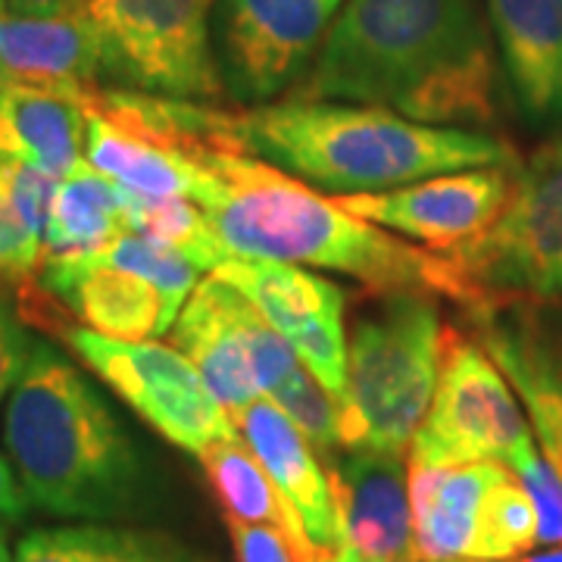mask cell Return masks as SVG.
I'll use <instances>...</instances> for the list:
<instances>
[{
  "mask_svg": "<svg viewBox=\"0 0 562 562\" xmlns=\"http://www.w3.org/2000/svg\"><path fill=\"white\" fill-rule=\"evenodd\" d=\"M213 276L235 284L291 344L297 360L341 401L347 384V297L335 281L322 279L306 266L247 257H225Z\"/></svg>",
  "mask_w": 562,
  "mask_h": 562,
  "instance_id": "13",
  "label": "cell"
},
{
  "mask_svg": "<svg viewBox=\"0 0 562 562\" xmlns=\"http://www.w3.org/2000/svg\"><path fill=\"white\" fill-rule=\"evenodd\" d=\"M497 57L484 0H344L291 98L475 128L497 116Z\"/></svg>",
  "mask_w": 562,
  "mask_h": 562,
  "instance_id": "1",
  "label": "cell"
},
{
  "mask_svg": "<svg viewBox=\"0 0 562 562\" xmlns=\"http://www.w3.org/2000/svg\"><path fill=\"white\" fill-rule=\"evenodd\" d=\"M538 543V513L522 482L509 469V475L497 482L484 503L482 531L475 560L509 562L528 553Z\"/></svg>",
  "mask_w": 562,
  "mask_h": 562,
  "instance_id": "27",
  "label": "cell"
},
{
  "mask_svg": "<svg viewBox=\"0 0 562 562\" xmlns=\"http://www.w3.org/2000/svg\"><path fill=\"white\" fill-rule=\"evenodd\" d=\"M269 401L301 428L322 460L331 462L341 453V401L303 362L269 394Z\"/></svg>",
  "mask_w": 562,
  "mask_h": 562,
  "instance_id": "28",
  "label": "cell"
},
{
  "mask_svg": "<svg viewBox=\"0 0 562 562\" xmlns=\"http://www.w3.org/2000/svg\"><path fill=\"white\" fill-rule=\"evenodd\" d=\"M0 562H13V550H10V543H7L3 525H0Z\"/></svg>",
  "mask_w": 562,
  "mask_h": 562,
  "instance_id": "35",
  "label": "cell"
},
{
  "mask_svg": "<svg viewBox=\"0 0 562 562\" xmlns=\"http://www.w3.org/2000/svg\"><path fill=\"white\" fill-rule=\"evenodd\" d=\"M85 0H7V13L16 16H69L79 13Z\"/></svg>",
  "mask_w": 562,
  "mask_h": 562,
  "instance_id": "33",
  "label": "cell"
},
{
  "mask_svg": "<svg viewBox=\"0 0 562 562\" xmlns=\"http://www.w3.org/2000/svg\"><path fill=\"white\" fill-rule=\"evenodd\" d=\"M13 562H203L166 531L125 522H72L22 535Z\"/></svg>",
  "mask_w": 562,
  "mask_h": 562,
  "instance_id": "22",
  "label": "cell"
},
{
  "mask_svg": "<svg viewBox=\"0 0 562 562\" xmlns=\"http://www.w3.org/2000/svg\"><path fill=\"white\" fill-rule=\"evenodd\" d=\"M457 562H482V560H457Z\"/></svg>",
  "mask_w": 562,
  "mask_h": 562,
  "instance_id": "38",
  "label": "cell"
},
{
  "mask_svg": "<svg viewBox=\"0 0 562 562\" xmlns=\"http://www.w3.org/2000/svg\"><path fill=\"white\" fill-rule=\"evenodd\" d=\"M531 447L538 441L522 401L484 344L443 331L441 375L428 416L409 443V462L513 465Z\"/></svg>",
  "mask_w": 562,
  "mask_h": 562,
  "instance_id": "8",
  "label": "cell"
},
{
  "mask_svg": "<svg viewBox=\"0 0 562 562\" xmlns=\"http://www.w3.org/2000/svg\"><path fill=\"white\" fill-rule=\"evenodd\" d=\"M441 350V310L425 291H391L353 322L341 397L344 450H409L435 401Z\"/></svg>",
  "mask_w": 562,
  "mask_h": 562,
  "instance_id": "5",
  "label": "cell"
},
{
  "mask_svg": "<svg viewBox=\"0 0 562 562\" xmlns=\"http://www.w3.org/2000/svg\"><path fill=\"white\" fill-rule=\"evenodd\" d=\"M0 81L81 94L103 85L101 38L85 13H0Z\"/></svg>",
  "mask_w": 562,
  "mask_h": 562,
  "instance_id": "18",
  "label": "cell"
},
{
  "mask_svg": "<svg viewBox=\"0 0 562 562\" xmlns=\"http://www.w3.org/2000/svg\"><path fill=\"white\" fill-rule=\"evenodd\" d=\"M516 162L443 172L375 194H335L331 201L391 235L425 244L435 254H460L484 238L516 191Z\"/></svg>",
  "mask_w": 562,
  "mask_h": 562,
  "instance_id": "12",
  "label": "cell"
},
{
  "mask_svg": "<svg viewBox=\"0 0 562 562\" xmlns=\"http://www.w3.org/2000/svg\"><path fill=\"white\" fill-rule=\"evenodd\" d=\"M341 7L344 0H216L213 41L225 94L260 106L301 85Z\"/></svg>",
  "mask_w": 562,
  "mask_h": 562,
  "instance_id": "11",
  "label": "cell"
},
{
  "mask_svg": "<svg viewBox=\"0 0 562 562\" xmlns=\"http://www.w3.org/2000/svg\"><path fill=\"white\" fill-rule=\"evenodd\" d=\"M128 232V198L120 181L103 176L88 160H79L57 179L44 225V257L98 250Z\"/></svg>",
  "mask_w": 562,
  "mask_h": 562,
  "instance_id": "23",
  "label": "cell"
},
{
  "mask_svg": "<svg viewBox=\"0 0 562 562\" xmlns=\"http://www.w3.org/2000/svg\"><path fill=\"white\" fill-rule=\"evenodd\" d=\"M32 344L35 338L29 335L20 313L7 303L3 291H0V406L7 403L13 384L20 382L22 369L32 353Z\"/></svg>",
  "mask_w": 562,
  "mask_h": 562,
  "instance_id": "31",
  "label": "cell"
},
{
  "mask_svg": "<svg viewBox=\"0 0 562 562\" xmlns=\"http://www.w3.org/2000/svg\"><path fill=\"white\" fill-rule=\"evenodd\" d=\"M101 38L103 81L184 101L225 94L213 41L216 0H85Z\"/></svg>",
  "mask_w": 562,
  "mask_h": 562,
  "instance_id": "6",
  "label": "cell"
},
{
  "mask_svg": "<svg viewBox=\"0 0 562 562\" xmlns=\"http://www.w3.org/2000/svg\"><path fill=\"white\" fill-rule=\"evenodd\" d=\"M63 341L162 441L201 457L213 443L241 438L235 416L176 344L120 341L63 325Z\"/></svg>",
  "mask_w": 562,
  "mask_h": 562,
  "instance_id": "7",
  "label": "cell"
},
{
  "mask_svg": "<svg viewBox=\"0 0 562 562\" xmlns=\"http://www.w3.org/2000/svg\"><path fill=\"white\" fill-rule=\"evenodd\" d=\"M450 257L475 288V306L501 291L562 297V138L547 140L519 166L501 222Z\"/></svg>",
  "mask_w": 562,
  "mask_h": 562,
  "instance_id": "10",
  "label": "cell"
},
{
  "mask_svg": "<svg viewBox=\"0 0 562 562\" xmlns=\"http://www.w3.org/2000/svg\"><path fill=\"white\" fill-rule=\"evenodd\" d=\"M198 460H201L203 475L210 482L213 497L220 501L225 519L281 528L291 541L301 547L306 562L328 560L306 538L294 506L284 501V494L269 479V472L262 469V462L254 457V450L244 443V438H228V441L213 443L210 450H203Z\"/></svg>",
  "mask_w": 562,
  "mask_h": 562,
  "instance_id": "24",
  "label": "cell"
},
{
  "mask_svg": "<svg viewBox=\"0 0 562 562\" xmlns=\"http://www.w3.org/2000/svg\"><path fill=\"white\" fill-rule=\"evenodd\" d=\"M38 294L106 338L157 341L172 331L181 306L135 269L110 260L101 247L85 254H50L38 272Z\"/></svg>",
  "mask_w": 562,
  "mask_h": 562,
  "instance_id": "14",
  "label": "cell"
},
{
  "mask_svg": "<svg viewBox=\"0 0 562 562\" xmlns=\"http://www.w3.org/2000/svg\"><path fill=\"white\" fill-rule=\"evenodd\" d=\"M503 462L419 465L409 462V503L422 562L475 560L484 503L501 479Z\"/></svg>",
  "mask_w": 562,
  "mask_h": 562,
  "instance_id": "19",
  "label": "cell"
},
{
  "mask_svg": "<svg viewBox=\"0 0 562 562\" xmlns=\"http://www.w3.org/2000/svg\"><path fill=\"white\" fill-rule=\"evenodd\" d=\"M325 562H338V560H335V553H331V557H328V560H325Z\"/></svg>",
  "mask_w": 562,
  "mask_h": 562,
  "instance_id": "37",
  "label": "cell"
},
{
  "mask_svg": "<svg viewBox=\"0 0 562 562\" xmlns=\"http://www.w3.org/2000/svg\"><path fill=\"white\" fill-rule=\"evenodd\" d=\"M522 482L538 513V543L560 547L562 543V475L547 462L541 447H531L509 465Z\"/></svg>",
  "mask_w": 562,
  "mask_h": 562,
  "instance_id": "29",
  "label": "cell"
},
{
  "mask_svg": "<svg viewBox=\"0 0 562 562\" xmlns=\"http://www.w3.org/2000/svg\"><path fill=\"white\" fill-rule=\"evenodd\" d=\"M172 344L198 366L232 416L269 397L301 362L260 310L213 272L198 281L181 306Z\"/></svg>",
  "mask_w": 562,
  "mask_h": 562,
  "instance_id": "9",
  "label": "cell"
},
{
  "mask_svg": "<svg viewBox=\"0 0 562 562\" xmlns=\"http://www.w3.org/2000/svg\"><path fill=\"white\" fill-rule=\"evenodd\" d=\"M341 513L338 562H422L409 503V469L403 453L341 450L328 462Z\"/></svg>",
  "mask_w": 562,
  "mask_h": 562,
  "instance_id": "15",
  "label": "cell"
},
{
  "mask_svg": "<svg viewBox=\"0 0 562 562\" xmlns=\"http://www.w3.org/2000/svg\"><path fill=\"white\" fill-rule=\"evenodd\" d=\"M244 154L335 194H375L475 166L516 162L513 147L475 128L422 125L391 110L341 101L260 103L235 113Z\"/></svg>",
  "mask_w": 562,
  "mask_h": 562,
  "instance_id": "4",
  "label": "cell"
},
{
  "mask_svg": "<svg viewBox=\"0 0 562 562\" xmlns=\"http://www.w3.org/2000/svg\"><path fill=\"white\" fill-rule=\"evenodd\" d=\"M516 103L531 125H562V0H484Z\"/></svg>",
  "mask_w": 562,
  "mask_h": 562,
  "instance_id": "17",
  "label": "cell"
},
{
  "mask_svg": "<svg viewBox=\"0 0 562 562\" xmlns=\"http://www.w3.org/2000/svg\"><path fill=\"white\" fill-rule=\"evenodd\" d=\"M32 513V501L7 453H0V522L16 525Z\"/></svg>",
  "mask_w": 562,
  "mask_h": 562,
  "instance_id": "32",
  "label": "cell"
},
{
  "mask_svg": "<svg viewBox=\"0 0 562 562\" xmlns=\"http://www.w3.org/2000/svg\"><path fill=\"white\" fill-rule=\"evenodd\" d=\"M3 453L32 509L54 519L128 522L157 501L154 469L101 387L41 338L3 403Z\"/></svg>",
  "mask_w": 562,
  "mask_h": 562,
  "instance_id": "3",
  "label": "cell"
},
{
  "mask_svg": "<svg viewBox=\"0 0 562 562\" xmlns=\"http://www.w3.org/2000/svg\"><path fill=\"white\" fill-rule=\"evenodd\" d=\"M3 10H7V0H0V13H3Z\"/></svg>",
  "mask_w": 562,
  "mask_h": 562,
  "instance_id": "36",
  "label": "cell"
},
{
  "mask_svg": "<svg viewBox=\"0 0 562 562\" xmlns=\"http://www.w3.org/2000/svg\"><path fill=\"white\" fill-rule=\"evenodd\" d=\"M509 562H562V543L543 550V553H522V557H516V560Z\"/></svg>",
  "mask_w": 562,
  "mask_h": 562,
  "instance_id": "34",
  "label": "cell"
},
{
  "mask_svg": "<svg viewBox=\"0 0 562 562\" xmlns=\"http://www.w3.org/2000/svg\"><path fill=\"white\" fill-rule=\"evenodd\" d=\"M194 162L201 176L191 201L228 257L325 269L382 294H443L469 310L479 303L453 257L401 241L272 162L238 147H203Z\"/></svg>",
  "mask_w": 562,
  "mask_h": 562,
  "instance_id": "2",
  "label": "cell"
},
{
  "mask_svg": "<svg viewBox=\"0 0 562 562\" xmlns=\"http://www.w3.org/2000/svg\"><path fill=\"white\" fill-rule=\"evenodd\" d=\"M57 179L25 166H0V291L32 294L44 262V225Z\"/></svg>",
  "mask_w": 562,
  "mask_h": 562,
  "instance_id": "25",
  "label": "cell"
},
{
  "mask_svg": "<svg viewBox=\"0 0 562 562\" xmlns=\"http://www.w3.org/2000/svg\"><path fill=\"white\" fill-rule=\"evenodd\" d=\"M225 525L238 562H306L301 547L281 528L241 522V519H225Z\"/></svg>",
  "mask_w": 562,
  "mask_h": 562,
  "instance_id": "30",
  "label": "cell"
},
{
  "mask_svg": "<svg viewBox=\"0 0 562 562\" xmlns=\"http://www.w3.org/2000/svg\"><path fill=\"white\" fill-rule=\"evenodd\" d=\"M235 422H238L244 443L262 462L269 479L284 494V501L294 506L313 547L322 557L338 553L344 547L341 513H338L335 487L316 447L303 438L301 428L269 397L244 406Z\"/></svg>",
  "mask_w": 562,
  "mask_h": 562,
  "instance_id": "16",
  "label": "cell"
},
{
  "mask_svg": "<svg viewBox=\"0 0 562 562\" xmlns=\"http://www.w3.org/2000/svg\"><path fill=\"white\" fill-rule=\"evenodd\" d=\"M88 113L79 94L0 81V166L63 179L85 157Z\"/></svg>",
  "mask_w": 562,
  "mask_h": 562,
  "instance_id": "21",
  "label": "cell"
},
{
  "mask_svg": "<svg viewBox=\"0 0 562 562\" xmlns=\"http://www.w3.org/2000/svg\"><path fill=\"white\" fill-rule=\"evenodd\" d=\"M469 313L475 316L484 350L516 387L541 453L562 475V347L528 322L506 319L494 301Z\"/></svg>",
  "mask_w": 562,
  "mask_h": 562,
  "instance_id": "20",
  "label": "cell"
},
{
  "mask_svg": "<svg viewBox=\"0 0 562 562\" xmlns=\"http://www.w3.org/2000/svg\"><path fill=\"white\" fill-rule=\"evenodd\" d=\"M125 198L135 235L179 250L201 272H213L228 257L210 220L191 198H147L135 191H125Z\"/></svg>",
  "mask_w": 562,
  "mask_h": 562,
  "instance_id": "26",
  "label": "cell"
}]
</instances>
